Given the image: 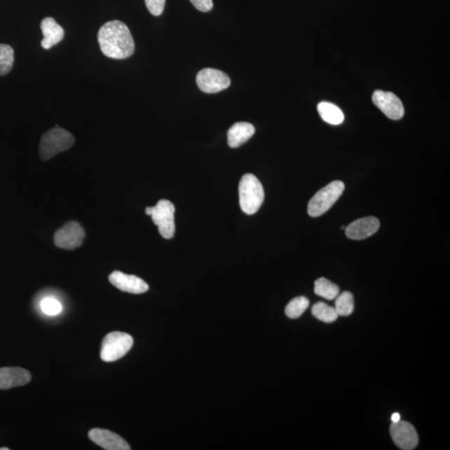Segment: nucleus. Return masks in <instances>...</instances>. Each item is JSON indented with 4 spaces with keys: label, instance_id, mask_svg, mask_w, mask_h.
Listing matches in <instances>:
<instances>
[{
    "label": "nucleus",
    "instance_id": "obj_8",
    "mask_svg": "<svg viewBox=\"0 0 450 450\" xmlns=\"http://www.w3.org/2000/svg\"><path fill=\"white\" fill-rule=\"evenodd\" d=\"M85 237L86 232L81 225L71 221L56 231L54 240L58 248L72 250L83 245Z\"/></svg>",
    "mask_w": 450,
    "mask_h": 450
},
{
    "label": "nucleus",
    "instance_id": "obj_21",
    "mask_svg": "<svg viewBox=\"0 0 450 450\" xmlns=\"http://www.w3.org/2000/svg\"><path fill=\"white\" fill-rule=\"evenodd\" d=\"M15 61V53L13 48L1 43L0 45V76H4L11 71Z\"/></svg>",
    "mask_w": 450,
    "mask_h": 450
},
{
    "label": "nucleus",
    "instance_id": "obj_12",
    "mask_svg": "<svg viewBox=\"0 0 450 450\" xmlns=\"http://www.w3.org/2000/svg\"><path fill=\"white\" fill-rule=\"evenodd\" d=\"M89 438L106 450L131 449L130 444L122 437L107 430L93 429L89 432Z\"/></svg>",
    "mask_w": 450,
    "mask_h": 450
},
{
    "label": "nucleus",
    "instance_id": "obj_11",
    "mask_svg": "<svg viewBox=\"0 0 450 450\" xmlns=\"http://www.w3.org/2000/svg\"><path fill=\"white\" fill-rule=\"evenodd\" d=\"M109 280L117 289L123 292L139 294L147 292V283L135 275H126L121 271H114L109 277Z\"/></svg>",
    "mask_w": 450,
    "mask_h": 450
},
{
    "label": "nucleus",
    "instance_id": "obj_9",
    "mask_svg": "<svg viewBox=\"0 0 450 450\" xmlns=\"http://www.w3.org/2000/svg\"><path fill=\"white\" fill-rule=\"evenodd\" d=\"M373 103L391 120L398 121L404 114L402 101L391 92L376 90L372 97Z\"/></svg>",
    "mask_w": 450,
    "mask_h": 450
},
{
    "label": "nucleus",
    "instance_id": "obj_7",
    "mask_svg": "<svg viewBox=\"0 0 450 450\" xmlns=\"http://www.w3.org/2000/svg\"><path fill=\"white\" fill-rule=\"evenodd\" d=\"M196 83L203 92L215 94L228 89L231 82L228 75L221 70L208 68L198 73Z\"/></svg>",
    "mask_w": 450,
    "mask_h": 450
},
{
    "label": "nucleus",
    "instance_id": "obj_22",
    "mask_svg": "<svg viewBox=\"0 0 450 450\" xmlns=\"http://www.w3.org/2000/svg\"><path fill=\"white\" fill-rule=\"evenodd\" d=\"M310 306L308 299L304 296L294 298L288 304L285 308V314L289 319H298L304 314Z\"/></svg>",
    "mask_w": 450,
    "mask_h": 450
},
{
    "label": "nucleus",
    "instance_id": "obj_3",
    "mask_svg": "<svg viewBox=\"0 0 450 450\" xmlns=\"http://www.w3.org/2000/svg\"><path fill=\"white\" fill-rule=\"evenodd\" d=\"M74 142L75 139L72 134L56 126L42 136L39 144V157L42 161L50 160L57 154L71 148Z\"/></svg>",
    "mask_w": 450,
    "mask_h": 450
},
{
    "label": "nucleus",
    "instance_id": "obj_18",
    "mask_svg": "<svg viewBox=\"0 0 450 450\" xmlns=\"http://www.w3.org/2000/svg\"><path fill=\"white\" fill-rule=\"evenodd\" d=\"M315 292L322 298L333 300L339 294V288L325 278H320L315 281Z\"/></svg>",
    "mask_w": 450,
    "mask_h": 450
},
{
    "label": "nucleus",
    "instance_id": "obj_25",
    "mask_svg": "<svg viewBox=\"0 0 450 450\" xmlns=\"http://www.w3.org/2000/svg\"><path fill=\"white\" fill-rule=\"evenodd\" d=\"M193 6L201 12H209L213 8V0H191Z\"/></svg>",
    "mask_w": 450,
    "mask_h": 450
},
{
    "label": "nucleus",
    "instance_id": "obj_10",
    "mask_svg": "<svg viewBox=\"0 0 450 450\" xmlns=\"http://www.w3.org/2000/svg\"><path fill=\"white\" fill-rule=\"evenodd\" d=\"M390 435L397 446L401 449H416L418 443L417 432L411 423L408 422L400 421L392 423Z\"/></svg>",
    "mask_w": 450,
    "mask_h": 450
},
{
    "label": "nucleus",
    "instance_id": "obj_27",
    "mask_svg": "<svg viewBox=\"0 0 450 450\" xmlns=\"http://www.w3.org/2000/svg\"><path fill=\"white\" fill-rule=\"evenodd\" d=\"M0 450H10L8 448H0Z\"/></svg>",
    "mask_w": 450,
    "mask_h": 450
},
{
    "label": "nucleus",
    "instance_id": "obj_4",
    "mask_svg": "<svg viewBox=\"0 0 450 450\" xmlns=\"http://www.w3.org/2000/svg\"><path fill=\"white\" fill-rule=\"evenodd\" d=\"M345 191V184L336 180L315 193L308 203V213L311 217H319L327 212Z\"/></svg>",
    "mask_w": 450,
    "mask_h": 450
},
{
    "label": "nucleus",
    "instance_id": "obj_19",
    "mask_svg": "<svg viewBox=\"0 0 450 450\" xmlns=\"http://www.w3.org/2000/svg\"><path fill=\"white\" fill-rule=\"evenodd\" d=\"M335 300V311L337 312L338 316H348L350 315L354 311L355 302L354 296L348 291H345L341 294H339Z\"/></svg>",
    "mask_w": 450,
    "mask_h": 450
},
{
    "label": "nucleus",
    "instance_id": "obj_1",
    "mask_svg": "<svg viewBox=\"0 0 450 450\" xmlns=\"http://www.w3.org/2000/svg\"><path fill=\"white\" fill-rule=\"evenodd\" d=\"M101 51L110 59L125 60L135 52V41L125 24L118 20L105 23L99 30Z\"/></svg>",
    "mask_w": 450,
    "mask_h": 450
},
{
    "label": "nucleus",
    "instance_id": "obj_2",
    "mask_svg": "<svg viewBox=\"0 0 450 450\" xmlns=\"http://www.w3.org/2000/svg\"><path fill=\"white\" fill-rule=\"evenodd\" d=\"M240 205L246 214H254L261 207L264 191L260 181L252 174L243 176L239 185Z\"/></svg>",
    "mask_w": 450,
    "mask_h": 450
},
{
    "label": "nucleus",
    "instance_id": "obj_6",
    "mask_svg": "<svg viewBox=\"0 0 450 450\" xmlns=\"http://www.w3.org/2000/svg\"><path fill=\"white\" fill-rule=\"evenodd\" d=\"M134 345V339L129 334L109 333L103 339L100 357L104 362H114L123 358Z\"/></svg>",
    "mask_w": 450,
    "mask_h": 450
},
{
    "label": "nucleus",
    "instance_id": "obj_26",
    "mask_svg": "<svg viewBox=\"0 0 450 450\" xmlns=\"http://www.w3.org/2000/svg\"><path fill=\"white\" fill-rule=\"evenodd\" d=\"M400 414L399 413H395L392 414L391 421L392 423H397L400 421Z\"/></svg>",
    "mask_w": 450,
    "mask_h": 450
},
{
    "label": "nucleus",
    "instance_id": "obj_5",
    "mask_svg": "<svg viewBox=\"0 0 450 450\" xmlns=\"http://www.w3.org/2000/svg\"><path fill=\"white\" fill-rule=\"evenodd\" d=\"M175 205L167 200H161L156 206L145 210V214L151 216L161 236L166 240L172 239L175 236Z\"/></svg>",
    "mask_w": 450,
    "mask_h": 450
},
{
    "label": "nucleus",
    "instance_id": "obj_17",
    "mask_svg": "<svg viewBox=\"0 0 450 450\" xmlns=\"http://www.w3.org/2000/svg\"><path fill=\"white\" fill-rule=\"evenodd\" d=\"M318 112H319L322 120L329 125H339L345 121V116H343L342 110L332 103H320L318 104Z\"/></svg>",
    "mask_w": 450,
    "mask_h": 450
},
{
    "label": "nucleus",
    "instance_id": "obj_23",
    "mask_svg": "<svg viewBox=\"0 0 450 450\" xmlns=\"http://www.w3.org/2000/svg\"><path fill=\"white\" fill-rule=\"evenodd\" d=\"M41 310L48 315H56L62 311V306L58 300L46 298L41 302Z\"/></svg>",
    "mask_w": 450,
    "mask_h": 450
},
{
    "label": "nucleus",
    "instance_id": "obj_14",
    "mask_svg": "<svg viewBox=\"0 0 450 450\" xmlns=\"http://www.w3.org/2000/svg\"><path fill=\"white\" fill-rule=\"evenodd\" d=\"M31 381V374L23 368L4 367L0 369V390L27 385Z\"/></svg>",
    "mask_w": 450,
    "mask_h": 450
},
{
    "label": "nucleus",
    "instance_id": "obj_20",
    "mask_svg": "<svg viewBox=\"0 0 450 450\" xmlns=\"http://www.w3.org/2000/svg\"><path fill=\"white\" fill-rule=\"evenodd\" d=\"M312 315L316 319L325 322V323H332L337 320L338 315L334 307H331L323 302H319L312 307Z\"/></svg>",
    "mask_w": 450,
    "mask_h": 450
},
{
    "label": "nucleus",
    "instance_id": "obj_16",
    "mask_svg": "<svg viewBox=\"0 0 450 450\" xmlns=\"http://www.w3.org/2000/svg\"><path fill=\"white\" fill-rule=\"evenodd\" d=\"M253 125L247 122L236 123L228 132V144L231 148L241 146L254 135Z\"/></svg>",
    "mask_w": 450,
    "mask_h": 450
},
{
    "label": "nucleus",
    "instance_id": "obj_24",
    "mask_svg": "<svg viewBox=\"0 0 450 450\" xmlns=\"http://www.w3.org/2000/svg\"><path fill=\"white\" fill-rule=\"evenodd\" d=\"M150 14L160 16L165 10L166 0H144Z\"/></svg>",
    "mask_w": 450,
    "mask_h": 450
},
{
    "label": "nucleus",
    "instance_id": "obj_15",
    "mask_svg": "<svg viewBox=\"0 0 450 450\" xmlns=\"http://www.w3.org/2000/svg\"><path fill=\"white\" fill-rule=\"evenodd\" d=\"M41 27L43 34L41 46L45 50H50L53 46L63 41L64 30L53 18L48 17L43 19Z\"/></svg>",
    "mask_w": 450,
    "mask_h": 450
},
{
    "label": "nucleus",
    "instance_id": "obj_13",
    "mask_svg": "<svg viewBox=\"0 0 450 450\" xmlns=\"http://www.w3.org/2000/svg\"><path fill=\"white\" fill-rule=\"evenodd\" d=\"M379 225L381 223L375 217L357 219L346 228V236L355 240L367 239L378 231Z\"/></svg>",
    "mask_w": 450,
    "mask_h": 450
}]
</instances>
